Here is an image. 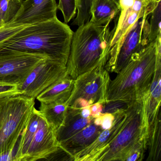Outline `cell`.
Listing matches in <instances>:
<instances>
[{
  "instance_id": "28",
  "label": "cell",
  "mask_w": 161,
  "mask_h": 161,
  "mask_svg": "<svg viewBox=\"0 0 161 161\" xmlns=\"http://www.w3.org/2000/svg\"><path fill=\"white\" fill-rule=\"evenodd\" d=\"M15 154L14 149L2 153L0 154V161H14Z\"/></svg>"
},
{
  "instance_id": "9",
  "label": "cell",
  "mask_w": 161,
  "mask_h": 161,
  "mask_svg": "<svg viewBox=\"0 0 161 161\" xmlns=\"http://www.w3.org/2000/svg\"><path fill=\"white\" fill-rule=\"evenodd\" d=\"M66 74V65L48 58L44 59L25 81L18 85L20 95L35 100L42 92Z\"/></svg>"
},
{
  "instance_id": "20",
  "label": "cell",
  "mask_w": 161,
  "mask_h": 161,
  "mask_svg": "<svg viewBox=\"0 0 161 161\" xmlns=\"http://www.w3.org/2000/svg\"><path fill=\"white\" fill-rule=\"evenodd\" d=\"M39 112L55 130L64 122L68 106L66 103H40Z\"/></svg>"
},
{
  "instance_id": "3",
  "label": "cell",
  "mask_w": 161,
  "mask_h": 161,
  "mask_svg": "<svg viewBox=\"0 0 161 161\" xmlns=\"http://www.w3.org/2000/svg\"><path fill=\"white\" fill-rule=\"evenodd\" d=\"M109 25H97L89 21L73 33L66 64L67 73L72 79L99 65H106L111 51Z\"/></svg>"
},
{
  "instance_id": "19",
  "label": "cell",
  "mask_w": 161,
  "mask_h": 161,
  "mask_svg": "<svg viewBox=\"0 0 161 161\" xmlns=\"http://www.w3.org/2000/svg\"><path fill=\"white\" fill-rule=\"evenodd\" d=\"M161 56L158 57L155 72L149 89L147 94V107L149 120L160 109L161 101Z\"/></svg>"
},
{
  "instance_id": "30",
  "label": "cell",
  "mask_w": 161,
  "mask_h": 161,
  "mask_svg": "<svg viewBox=\"0 0 161 161\" xmlns=\"http://www.w3.org/2000/svg\"><path fill=\"white\" fill-rule=\"evenodd\" d=\"M116 1H117V2H118V1H119V0H116Z\"/></svg>"
},
{
  "instance_id": "1",
  "label": "cell",
  "mask_w": 161,
  "mask_h": 161,
  "mask_svg": "<svg viewBox=\"0 0 161 161\" xmlns=\"http://www.w3.org/2000/svg\"><path fill=\"white\" fill-rule=\"evenodd\" d=\"M74 32L57 17L25 26L0 51L43 55L66 65Z\"/></svg>"
},
{
  "instance_id": "17",
  "label": "cell",
  "mask_w": 161,
  "mask_h": 161,
  "mask_svg": "<svg viewBox=\"0 0 161 161\" xmlns=\"http://www.w3.org/2000/svg\"><path fill=\"white\" fill-rule=\"evenodd\" d=\"M89 21L98 25L110 24L120 13V7L116 0H93Z\"/></svg>"
},
{
  "instance_id": "4",
  "label": "cell",
  "mask_w": 161,
  "mask_h": 161,
  "mask_svg": "<svg viewBox=\"0 0 161 161\" xmlns=\"http://www.w3.org/2000/svg\"><path fill=\"white\" fill-rule=\"evenodd\" d=\"M149 120L147 97L128 103L126 119L121 130L97 161H125L129 153L140 146H147Z\"/></svg>"
},
{
  "instance_id": "21",
  "label": "cell",
  "mask_w": 161,
  "mask_h": 161,
  "mask_svg": "<svg viewBox=\"0 0 161 161\" xmlns=\"http://www.w3.org/2000/svg\"><path fill=\"white\" fill-rule=\"evenodd\" d=\"M149 27L148 43L154 41L161 35V0H152Z\"/></svg>"
},
{
  "instance_id": "11",
  "label": "cell",
  "mask_w": 161,
  "mask_h": 161,
  "mask_svg": "<svg viewBox=\"0 0 161 161\" xmlns=\"http://www.w3.org/2000/svg\"><path fill=\"white\" fill-rule=\"evenodd\" d=\"M60 149L56 130L41 114L38 129L31 137L23 161L46 159Z\"/></svg>"
},
{
  "instance_id": "12",
  "label": "cell",
  "mask_w": 161,
  "mask_h": 161,
  "mask_svg": "<svg viewBox=\"0 0 161 161\" xmlns=\"http://www.w3.org/2000/svg\"><path fill=\"white\" fill-rule=\"evenodd\" d=\"M56 0H25L12 23L14 26H28L45 22L57 17Z\"/></svg>"
},
{
  "instance_id": "22",
  "label": "cell",
  "mask_w": 161,
  "mask_h": 161,
  "mask_svg": "<svg viewBox=\"0 0 161 161\" xmlns=\"http://www.w3.org/2000/svg\"><path fill=\"white\" fill-rule=\"evenodd\" d=\"M22 0H0V15L5 25L12 23L21 8Z\"/></svg>"
},
{
  "instance_id": "25",
  "label": "cell",
  "mask_w": 161,
  "mask_h": 161,
  "mask_svg": "<svg viewBox=\"0 0 161 161\" xmlns=\"http://www.w3.org/2000/svg\"><path fill=\"white\" fill-rule=\"evenodd\" d=\"M25 26H14L8 24L0 28V50L2 48L3 44L7 40Z\"/></svg>"
},
{
  "instance_id": "5",
  "label": "cell",
  "mask_w": 161,
  "mask_h": 161,
  "mask_svg": "<svg viewBox=\"0 0 161 161\" xmlns=\"http://www.w3.org/2000/svg\"><path fill=\"white\" fill-rule=\"evenodd\" d=\"M35 104L34 99L21 95L0 100V154L14 149Z\"/></svg>"
},
{
  "instance_id": "16",
  "label": "cell",
  "mask_w": 161,
  "mask_h": 161,
  "mask_svg": "<svg viewBox=\"0 0 161 161\" xmlns=\"http://www.w3.org/2000/svg\"><path fill=\"white\" fill-rule=\"evenodd\" d=\"M74 79L68 74L62 77L37 96L40 103H66L71 95Z\"/></svg>"
},
{
  "instance_id": "23",
  "label": "cell",
  "mask_w": 161,
  "mask_h": 161,
  "mask_svg": "<svg viewBox=\"0 0 161 161\" xmlns=\"http://www.w3.org/2000/svg\"><path fill=\"white\" fill-rule=\"evenodd\" d=\"M93 0H76L77 16L72 23L73 26H81L89 22L91 18L90 8Z\"/></svg>"
},
{
  "instance_id": "8",
  "label": "cell",
  "mask_w": 161,
  "mask_h": 161,
  "mask_svg": "<svg viewBox=\"0 0 161 161\" xmlns=\"http://www.w3.org/2000/svg\"><path fill=\"white\" fill-rule=\"evenodd\" d=\"M43 55L0 51V84H21L37 65Z\"/></svg>"
},
{
  "instance_id": "14",
  "label": "cell",
  "mask_w": 161,
  "mask_h": 161,
  "mask_svg": "<svg viewBox=\"0 0 161 161\" xmlns=\"http://www.w3.org/2000/svg\"><path fill=\"white\" fill-rule=\"evenodd\" d=\"M103 130L101 125L95 122L94 118L86 127L70 138L59 143V147L73 159L77 153L92 144Z\"/></svg>"
},
{
  "instance_id": "18",
  "label": "cell",
  "mask_w": 161,
  "mask_h": 161,
  "mask_svg": "<svg viewBox=\"0 0 161 161\" xmlns=\"http://www.w3.org/2000/svg\"><path fill=\"white\" fill-rule=\"evenodd\" d=\"M161 115L160 109L149 122L147 161H158L161 156Z\"/></svg>"
},
{
  "instance_id": "2",
  "label": "cell",
  "mask_w": 161,
  "mask_h": 161,
  "mask_svg": "<svg viewBox=\"0 0 161 161\" xmlns=\"http://www.w3.org/2000/svg\"><path fill=\"white\" fill-rule=\"evenodd\" d=\"M161 56V35L132 56L108 86V102L129 103L142 100L147 95Z\"/></svg>"
},
{
  "instance_id": "29",
  "label": "cell",
  "mask_w": 161,
  "mask_h": 161,
  "mask_svg": "<svg viewBox=\"0 0 161 161\" xmlns=\"http://www.w3.org/2000/svg\"><path fill=\"white\" fill-rule=\"evenodd\" d=\"M5 23H4V21H3V19L2 17L0 15V28H2V27L5 26Z\"/></svg>"
},
{
  "instance_id": "7",
  "label": "cell",
  "mask_w": 161,
  "mask_h": 161,
  "mask_svg": "<svg viewBox=\"0 0 161 161\" xmlns=\"http://www.w3.org/2000/svg\"><path fill=\"white\" fill-rule=\"evenodd\" d=\"M120 13L117 23L112 30L110 57L105 66L108 72L112 69L119 50L128 33L136 23L150 14L151 0H119Z\"/></svg>"
},
{
  "instance_id": "6",
  "label": "cell",
  "mask_w": 161,
  "mask_h": 161,
  "mask_svg": "<svg viewBox=\"0 0 161 161\" xmlns=\"http://www.w3.org/2000/svg\"><path fill=\"white\" fill-rule=\"evenodd\" d=\"M110 80L104 65L95 67L74 79L71 95L66 103L68 107L80 108L97 103H107Z\"/></svg>"
},
{
  "instance_id": "15",
  "label": "cell",
  "mask_w": 161,
  "mask_h": 161,
  "mask_svg": "<svg viewBox=\"0 0 161 161\" xmlns=\"http://www.w3.org/2000/svg\"><path fill=\"white\" fill-rule=\"evenodd\" d=\"M94 118H86L81 114L80 108L68 107L64 122L56 130L58 143L67 140L92 122Z\"/></svg>"
},
{
  "instance_id": "24",
  "label": "cell",
  "mask_w": 161,
  "mask_h": 161,
  "mask_svg": "<svg viewBox=\"0 0 161 161\" xmlns=\"http://www.w3.org/2000/svg\"><path fill=\"white\" fill-rule=\"evenodd\" d=\"M58 9L61 11L64 23L68 24L74 19L77 13L76 0H59Z\"/></svg>"
},
{
  "instance_id": "27",
  "label": "cell",
  "mask_w": 161,
  "mask_h": 161,
  "mask_svg": "<svg viewBox=\"0 0 161 161\" xmlns=\"http://www.w3.org/2000/svg\"><path fill=\"white\" fill-rule=\"evenodd\" d=\"M128 103L122 102H109L103 105L102 113L114 114L125 109Z\"/></svg>"
},
{
  "instance_id": "13",
  "label": "cell",
  "mask_w": 161,
  "mask_h": 161,
  "mask_svg": "<svg viewBox=\"0 0 161 161\" xmlns=\"http://www.w3.org/2000/svg\"><path fill=\"white\" fill-rule=\"evenodd\" d=\"M126 108L115 113L112 127L103 130L92 144L77 153L73 157L74 161H97L101 153L110 146L121 130L126 119Z\"/></svg>"
},
{
  "instance_id": "26",
  "label": "cell",
  "mask_w": 161,
  "mask_h": 161,
  "mask_svg": "<svg viewBox=\"0 0 161 161\" xmlns=\"http://www.w3.org/2000/svg\"><path fill=\"white\" fill-rule=\"evenodd\" d=\"M20 94L18 85L0 84V100Z\"/></svg>"
},
{
  "instance_id": "10",
  "label": "cell",
  "mask_w": 161,
  "mask_h": 161,
  "mask_svg": "<svg viewBox=\"0 0 161 161\" xmlns=\"http://www.w3.org/2000/svg\"><path fill=\"white\" fill-rule=\"evenodd\" d=\"M149 16L144 17L137 21L123 40L117 55L114 64L110 70L117 73L137 53L148 44Z\"/></svg>"
}]
</instances>
